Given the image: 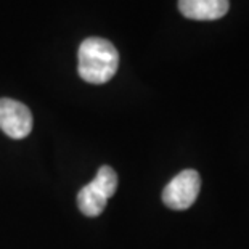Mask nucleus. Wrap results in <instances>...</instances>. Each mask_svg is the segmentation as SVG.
<instances>
[{
	"instance_id": "2",
	"label": "nucleus",
	"mask_w": 249,
	"mask_h": 249,
	"mask_svg": "<svg viewBox=\"0 0 249 249\" xmlns=\"http://www.w3.org/2000/svg\"><path fill=\"white\" fill-rule=\"evenodd\" d=\"M116 190H118V176L114 169L102 166L98 169L97 177L77 193V206L81 213L87 217L100 215Z\"/></svg>"
},
{
	"instance_id": "1",
	"label": "nucleus",
	"mask_w": 249,
	"mask_h": 249,
	"mask_svg": "<svg viewBox=\"0 0 249 249\" xmlns=\"http://www.w3.org/2000/svg\"><path fill=\"white\" fill-rule=\"evenodd\" d=\"M119 66V53L109 40L89 37L79 47V76L89 84H107Z\"/></svg>"
},
{
	"instance_id": "4",
	"label": "nucleus",
	"mask_w": 249,
	"mask_h": 249,
	"mask_svg": "<svg viewBox=\"0 0 249 249\" xmlns=\"http://www.w3.org/2000/svg\"><path fill=\"white\" fill-rule=\"evenodd\" d=\"M0 130L10 139H24L33 130V114L26 105L12 98H0Z\"/></svg>"
},
{
	"instance_id": "5",
	"label": "nucleus",
	"mask_w": 249,
	"mask_h": 249,
	"mask_svg": "<svg viewBox=\"0 0 249 249\" xmlns=\"http://www.w3.org/2000/svg\"><path fill=\"white\" fill-rule=\"evenodd\" d=\"M230 0H178V10L185 18L195 21H214L225 17Z\"/></svg>"
},
{
	"instance_id": "3",
	"label": "nucleus",
	"mask_w": 249,
	"mask_h": 249,
	"mask_svg": "<svg viewBox=\"0 0 249 249\" xmlns=\"http://www.w3.org/2000/svg\"><path fill=\"white\" fill-rule=\"evenodd\" d=\"M201 190V177L195 169L178 172L162 190V203L169 209L185 211L192 208Z\"/></svg>"
}]
</instances>
